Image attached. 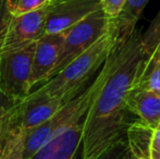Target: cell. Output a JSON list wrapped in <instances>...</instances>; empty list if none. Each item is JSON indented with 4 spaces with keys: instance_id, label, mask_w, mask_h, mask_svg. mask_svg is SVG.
<instances>
[{
    "instance_id": "cell-15",
    "label": "cell",
    "mask_w": 160,
    "mask_h": 159,
    "mask_svg": "<svg viewBox=\"0 0 160 159\" xmlns=\"http://www.w3.org/2000/svg\"><path fill=\"white\" fill-rule=\"evenodd\" d=\"M28 133L23 132L10 141L2 151L0 159H24V149Z\"/></svg>"
},
{
    "instance_id": "cell-22",
    "label": "cell",
    "mask_w": 160,
    "mask_h": 159,
    "mask_svg": "<svg viewBox=\"0 0 160 159\" xmlns=\"http://www.w3.org/2000/svg\"><path fill=\"white\" fill-rule=\"evenodd\" d=\"M150 159H160V152L152 149V155H150Z\"/></svg>"
},
{
    "instance_id": "cell-8",
    "label": "cell",
    "mask_w": 160,
    "mask_h": 159,
    "mask_svg": "<svg viewBox=\"0 0 160 159\" xmlns=\"http://www.w3.org/2000/svg\"><path fill=\"white\" fill-rule=\"evenodd\" d=\"M85 119L86 117L42 145L30 159H76L82 156Z\"/></svg>"
},
{
    "instance_id": "cell-6",
    "label": "cell",
    "mask_w": 160,
    "mask_h": 159,
    "mask_svg": "<svg viewBox=\"0 0 160 159\" xmlns=\"http://www.w3.org/2000/svg\"><path fill=\"white\" fill-rule=\"evenodd\" d=\"M48 7L13 17L0 56L22 50L35 44L46 32Z\"/></svg>"
},
{
    "instance_id": "cell-16",
    "label": "cell",
    "mask_w": 160,
    "mask_h": 159,
    "mask_svg": "<svg viewBox=\"0 0 160 159\" xmlns=\"http://www.w3.org/2000/svg\"><path fill=\"white\" fill-rule=\"evenodd\" d=\"M143 46L147 52H152L160 44V11L156 15L147 31L142 34Z\"/></svg>"
},
{
    "instance_id": "cell-4",
    "label": "cell",
    "mask_w": 160,
    "mask_h": 159,
    "mask_svg": "<svg viewBox=\"0 0 160 159\" xmlns=\"http://www.w3.org/2000/svg\"><path fill=\"white\" fill-rule=\"evenodd\" d=\"M113 20L110 19L102 8H100L65 31L63 45L57 64L51 73V77L58 74L70 62L82 55L100 37L109 32L113 25Z\"/></svg>"
},
{
    "instance_id": "cell-20",
    "label": "cell",
    "mask_w": 160,
    "mask_h": 159,
    "mask_svg": "<svg viewBox=\"0 0 160 159\" xmlns=\"http://www.w3.org/2000/svg\"><path fill=\"white\" fill-rule=\"evenodd\" d=\"M152 149L160 152V123L155 129L154 138H152Z\"/></svg>"
},
{
    "instance_id": "cell-21",
    "label": "cell",
    "mask_w": 160,
    "mask_h": 159,
    "mask_svg": "<svg viewBox=\"0 0 160 159\" xmlns=\"http://www.w3.org/2000/svg\"><path fill=\"white\" fill-rule=\"evenodd\" d=\"M12 104H13V102H11V100L9 99V98L7 97V96L4 95L1 91H0V110H1L3 107L10 106V105H12Z\"/></svg>"
},
{
    "instance_id": "cell-7",
    "label": "cell",
    "mask_w": 160,
    "mask_h": 159,
    "mask_svg": "<svg viewBox=\"0 0 160 159\" xmlns=\"http://www.w3.org/2000/svg\"><path fill=\"white\" fill-rule=\"evenodd\" d=\"M101 8V0H52L48 6L45 34L65 32Z\"/></svg>"
},
{
    "instance_id": "cell-13",
    "label": "cell",
    "mask_w": 160,
    "mask_h": 159,
    "mask_svg": "<svg viewBox=\"0 0 160 159\" xmlns=\"http://www.w3.org/2000/svg\"><path fill=\"white\" fill-rule=\"evenodd\" d=\"M149 0H127L122 11L117 19H114L118 37L127 38L135 31V25L138 22L142 12Z\"/></svg>"
},
{
    "instance_id": "cell-1",
    "label": "cell",
    "mask_w": 160,
    "mask_h": 159,
    "mask_svg": "<svg viewBox=\"0 0 160 159\" xmlns=\"http://www.w3.org/2000/svg\"><path fill=\"white\" fill-rule=\"evenodd\" d=\"M148 53L139 31L135 30L127 38L118 37L113 67L85 119L82 159L99 158L107 149L127 137L128 127L135 120L128 117L132 113L127 107L128 96Z\"/></svg>"
},
{
    "instance_id": "cell-3",
    "label": "cell",
    "mask_w": 160,
    "mask_h": 159,
    "mask_svg": "<svg viewBox=\"0 0 160 159\" xmlns=\"http://www.w3.org/2000/svg\"><path fill=\"white\" fill-rule=\"evenodd\" d=\"M81 93L68 94L46 100H23L3 107L0 110V155L12 138L23 132H32Z\"/></svg>"
},
{
    "instance_id": "cell-14",
    "label": "cell",
    "mask_w": 160,
    "mask_h": 159,
    "mask_svg": "<svg viewBox=\"0 0 160 159\" xmlns=\"http://www.w3.org/2000/svg\"><path fill=\"white\" fill-rule=\"evenodd\" d=\"M52 0H7L8 8L13 17L30 13L48 7Z\"/></svg>"
},
{
    "instance_id": "cell-18",
    "label": "cell",
    "mask_w": 160,
    "mask_h": 159,
    "mask_svg": "<svg viewBox=\"0 0 160 159\" xmlns=\"http://www.w3.org/2000/svg\"><path fill=\"white\" fill-rule=\"evenodd\" d=\"M128 145L127 137L121 140L117 144H114L112 147L105 152L102 155L97 159H122L123 156L128 153Z\"/></svg>"
},
{
    "instance_id": "cell-12",
    "label": "cell",
    "mask_w": 160,
    "mask_h": 159,
    "mask_svg": "<svg viewBox=\"0 0 160 159\" xmlns=\"http://www.w3.org/2000/svg\"><path fill=\"white\" fill-rule=\"evenodd\" d=\"M132 88L160 94V44L144 58Z\"/></svg>"
},
{
    "instance_id": "cell-2",
    "label": "cell",
    "mask_w": 160,
    "mask_h": 159,
    "mask_svg": "<svg viewBox=\"0 0 160 159\" xmlns=\"http://www.w3.org/2000/svg\"><path fill=\"white\" fill-rule=\"evenodd\" d=\"M117 40L118 32L113 20V25L109 32L100 37L82 55L70 62L58 74L49 79L39 88L33 91L23 100H46L83 92L91 85L98 74Z\"/></svg>"
},
{
    "instance_id": "cell-17",
    "label": "cell",
    "mask_w": 160,
    "mask_h": 159,
    "mask_svg": "<svg viewBox=\"0 0 160 159\" xmlns=\"http://www.w3.org/2000/svg\"><path fill=\"white\" fill-rule=\"evenodd\" d=\"M12 17L13 15L11 14L8 8L7 0H0V52H1L2 47H3Z\"/></svg>"
},
{
    "instance_id": "cell-23",
    "label": "cell",
    "mask_w": 160,
    "mask_h": 159,
    "mask_svg": "<svg viewBox=\"0 0 160 159\" xmlns=\"http://www.w3.org/2000/svg\"><path fill=\"white\" fill-rule=\"evenodd\" d=\"M122 159H138V158H136V157H135V156L133 155V154L130 152V149H128V153L125 154L124 156H123V158H122Z\"/></svg>"
},
{
    "instance_id": "cell-19",
    "label": "cell",
    "mask_w": 160,
    "mask_h": 159,
    "mask_svg": "<svg viewBox=\"0 0 160 159\" xmlns=\"http://www.w3.org/2000/svg\"><path fill=\"white\" fill-rule=\"evenodd\" d=\"M127 0H101V8L110 19H117Z\"/></svg>"
},
{
    "instance_id": "cell-9",
    "label": "cell",
    "mask_w": 160,
    "mask_h": 159,
    "mask_svg": "<svg viewBox=\"0 0 160 159\" xmlns=\"http://www.w3.org/2000/svg\"><path fill=\"white\" fill-rule=\"evenodd\" d=\"M63 40L64 32L58 34H45L37 40L30 79L32 88L39 83H46L51 77Z\"/></svg>"
},
{
    "instance_id": "cell-10",
    "label": "cell",
    "mask_w": 160,
    "mask_h": 159,
    "mask_svg": "<svg viewBox=\"0 0 160 159\" xmlns=\"http://www.w3.org/2000/svg\"><path fill=\"white\" fill-rule=\"evenodd\" d=\"M127 107L135 118L156 129L160 123V94L147 89H131Z\"/></svg>"
},
{
    "instance_id": "cell-5",
    "label": "cell",
    "mask_w": 160,
    "mask_h": 159,
    "mask_svg": "<svg viewBox=\"0 0 160 159\" xmlns=\"http://www.w3.org/2000/svg\"><path fill=\"white\" fill-rule=\"evenodd\" d=\"M36 42L22 50L0 56V91L13 104L22 102L32 93L30 79Z\"/></svg>"
},
{
    "instance_id": "cell-11",
    "label": "cell",
    "mask_w": 160,
    "mask_h": 159,
    "mask_svg": "<svg viewBox=\"0 0 160 159\" xmlns=\"http://www.w3.org/2000/svg\"><path fill=\"white\" fill-rule=\"evenodd\" d=\"M155 129L135 119L127 131V140L130 152L138 159H150Z\"/></svg>"
}]
</instances>
